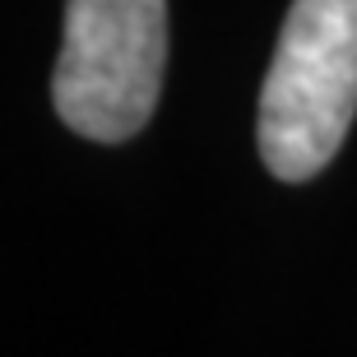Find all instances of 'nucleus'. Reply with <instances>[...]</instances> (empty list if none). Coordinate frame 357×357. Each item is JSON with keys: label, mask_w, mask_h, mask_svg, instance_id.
<instances>
[{"label": "nucleus", "mask_w": 357, "mask_h": 357, "mask_svg": "<svg viewBox=\"0 0 357 357\" xmlns=\"http://www.w3.org/2000/svg\"><path fill=\"white\" fill-rule=\"evenodd\" d=\"M357 116V0H292L260 89V158L278 181L330 167Z\"/></svg>", "instance_id": "1"}, {"label": "nucleus", "mask_w": 357, "mask_h": 357, "mask_svg": "<svg viewBox=\"0 0 357 357\" xmlns=\"http://www.w3.org/2000/svg\"><path fill=\"white\" fill-rule=\"evenodd\" d=\"M167 66V0H66L52 75L56 116L93 144L149 126Z\"/></svg>", "instance_id": "2"}]
</instances>
